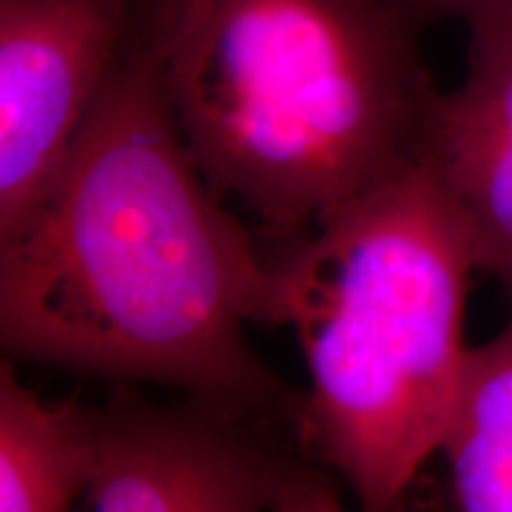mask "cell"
Listing matches in <instances>:
<instances>
[{
  "label": "cell",
  "instance_id": "5",
  "mask_svg": "<svg viewBox=\"0 0 512 512\" xmlns=\"http://www.w3.org/2000/svg\"><path fill=\"white\" fill-rule=\"evenodd\" d=\"M95 420L91 512H266L299 465L278 441L285 422L200 396L121 392Z\"/></svg>",
  "mask_w": 512,
  "mask_h": 512
},
{
  "label": "cell",
  "instance_id": "4",
  "mask_svg": "<svg viewBox=\"0 0 512 512\" xmlns=\"http://www.w3.org/2000/svg\"><path fill=\"white\" fill-rule=\"evenodd\" d=\"M152 0H0V245L60 181Z\"/></svg>",
  "mask_w": 512,
  "mask_h": 512
},
{
  "label": "cell",
  "instance_id": "8",
  "mask_svg": "<svg viewBox=\"0 0 512 512\" xmlns=\"http://www.w3.org/2000/svg\"><path fill=\"white\" fill-rule=\"evenodd\" d=\"M439 451L453 512H512V320L470 347Z\"/></svg>",
  "mask_w": 512,
  "mask_h": 512
},
{
  "label": "cell",
  "instance_id": "7",
  "mask_svg": "<svg viewBox=\"0 0 512 512\" xmlns=\"http://www.w3.org/2000/svg\"><path fill=\"white\" fill-rule=\"evenodd\" d=\"M98 463L95 408L50 403L0 370V512H67Z\"/></svg>",
  "mask_w": 512,
  "mask_h": 512
},
{
  "label": "cell",
  "instance_id": "2",
  "mask_svg": "<svg viewBox=\"0 0 512 512\" xmlns=\"http://www.w3.org/2000/svg\"><path fill=\"white\" fill-rule=\"evenodd\" d=\"M392 0H152L147 43L192 157L302 238L420 155L434 98Z\"/></svg>",
  "mask_w": 512,
  "mask_h": 512
},
{
  "label": "cell",
  "instance_id": "9",
  "mask_svg": "<svg viewBox=\"0 0 512 512\" xmlns=\"http://www.w3.org/2000/svg\"><path fill=\"white\" fill-rule=\"evenodd\" d=\"M266 512H349L337 489L320 472L297 465Z\"/></svg>",
  "mask_w": 512,
  "mask_h": 512
},
{
  "label": "cell",
  "instance_id": "6",
  "mask_svg": "<svg viewBox=\"0 0 512 512\" xmlns=\"http://www.w3.org/2000/svg\"><path fill=\"white\" fill-rule=\"evenodd\" d=\"M467 74L434 93L420 155L434 166L463 216L477 271L512 302V0L465 19Z\"/></svg>",
  "mask_w": 512,
  "mask_h": 512
},
{
  "label": "cell",
  "instance_id": "1",
  "mask_svg": "<svg viewBox=\"0 0 512 512\" xmlns=\"http://www.w3.org/2000/svg\"><path fill=\"white\" fill-rule=\"evenodd\" d=\"M207 183L166 100L147 19L88 114L53 195L0 245L10 356L155 382L302 430L294 392L249 344L285 325L278 268Z\"/></svg>",
  "mask_w": 512,
  "mask_h": 512
},
{
  "label": "cell",
  "instance_id": "10",
  "mask_svg": "<svg viewBox=\"0 0 512 512\" xmlns=\"http://www.w3.org/2000/svg\"><path fill=\"white\" fill-rule=\"evenodd\" d=\"M394 5L406 12L415 24L430 22V19L441 17H453V19H465L475 15L477 10L489 8V5L498 3V0H392Z\"/></svg>",
  "mask_w": 512,
  "mask_h": 512
},
{
  "label": "cell",
  "instance_id": "3",
  "mask_svg": "<svg viewBox=\"0 0 512 512\" xmlns=\"http://www.w3.org/2000/svg\"><path fill=\"white\" fill-rule=\"evenodd\" d=\"M287 245L275 268L309 373L299 441L358 510L392 512L439 453L470 354L465 221L418 155Z\"/></svg>",
  "mask_w": 512,
  "mask_h": 512
}]
</instances>
